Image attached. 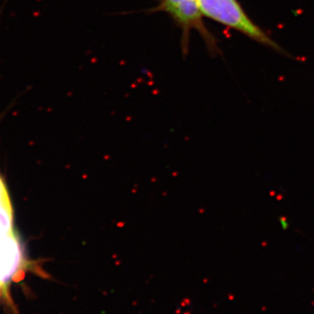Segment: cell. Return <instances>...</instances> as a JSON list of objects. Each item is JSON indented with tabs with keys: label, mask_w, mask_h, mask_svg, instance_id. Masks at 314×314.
<instances>
[{
	"label": "cell",
	"mask_w": 314,
	"mask_h": 314,
	"mask_svg": "<svg viewBox=\"0 0 314 314\" xmlns=\"http://www.w3.org/2000/svg\"><path fill=\"white\" fill-rule=\"evenodd\" d=\"M204 17L246 35L258 43L281 51L265 31L253 22L237 0H197Z\"/></svg>",
	"instance_id": "obj_1"
},
{
	"label": "cell",
	"mask_w": 314,
	"mask_h": 314,
	"mask_svg": "<svg viewBox=\"0 0 314 314\" xmlns=\"http://www.w3.org/2000/svg\"><path fill=\"white\" fill-rule=\"evenodd\" d=\"M162 9L167 12L178 24L187 36L192 30H196L204 37L209 45H214L212 36L203 22L202 13L197 0H162Z\"/></svg>",
	"instance_id": "obj_2"
},
{
	"label": "cell",
	"mask_w": 314,
	"mask_h": 314,
	"mask_svg": "<svg viewBox=\"0 0 314 314\" xmlns=\"http://www.w3.org/2000/svg\"><path fill=\"white\" fill-rule=\"evenodd\" d=\"M0 230L13 237V213L8 191L0 176Z\"/></svg>",
	"instance_id": "obj_3"
}]
</instances>
